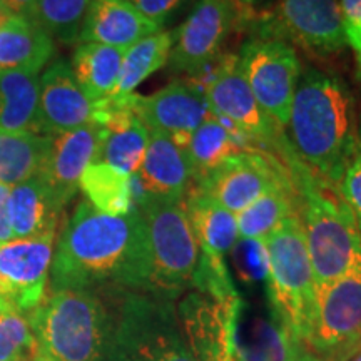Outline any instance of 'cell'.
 Instances as JSON below:
<instances>
[{"mask_svg": "<svg viewBox=\"0 0 361 361\" xmlns=\"http://www.w3.org/2000/svg\"><path fill=\"white\" fill-rule=\"evenodd\" d=\"M0 13H12V12L7 8L6 2H4V0H0Z\"/></svg>", "mask_w": 361, "mask_h": 361, "instance_id": "cell-41", "label": "cell"}, {"mask_svg": "<svg viewBox=\"0 0 361 361\" xmlns=\"http://www.w3.org/2000/svg\"><path fill=\"white\" fill-rule=\"evenodd\" d=\"M8 11L17 16L29 17L35 20V12H37V0H4Z\"/></svg>", "mask_w": 361, "mask_h": 361, "instance_id": "cell-38", "label": "cell"}, {"mask_svg": "<svg viewBox=\"0 0 361 361\" xmlns=\"http://www.w3.org/2000/svg\"><path fill=\"white\" fill-rule=\"evenodd\" d=\"M159 30V27L144 17L129 0H92L79 42H96L126 51Z\"/></svg>", "mask_w": 361, "mask_h": 361, "instance_id": "cell-20", "label": "cell"}, {"mask_svg": "<svg viewBox=\"0 0 361 361\" xmlns=\"http://www.w3.org/2000/svg\"><path fill=\"white\" fill-rule=\"evenodd\" d=\"M281 156L298 196L316 291L361 268V233L338 188L324 183L298 159L290 142Z\"/></svg>", "mask_w": 361, "mask_h": 361, "instance_id": "cell-3", "label": "cell"}, {"mask_svg": "<svg viewBox=\"0 0 361 361\" xmlns=\"http://www.w3.org/2000/svg\"><path fill=\"white\" fill-rule=\"evenodd\" d=\"M338 191L346 204L350 206L353 213L356 224H358L361 233V144L358 142L356 152L351 159L350 166L346 168L345 174L338 184Z\"/></svg>", "mask_w": 361, "mask_h": 361, "instance_id": "cell-35", "label": "cell"}, {"mask_svg": "<svg viewBox=\"0 0 361 361\" xmlns=\"http://www.w3.org/2000/svg\"><path fill=\"white\" fill-rule=\"evenodd\" d=\"M273 313L301 343H310L318 291L300 214L290 216L261 243Z\"/></svg>", "mask_w": 361, "mask_h": 361, "instance_id": "cell-5", "label": "cell"}, {"mask_svg": "<svg viewBox=\"0 0 361 361\" xmlns=\"http://www.w3.org/2000/svg\"><path fill=\"white\" fill-rule=\"evenodd\" d=\"M40 351L25 316L0 301V361H37Z\"/></svg>", "mask_w": 361, "mask_h": 361, "instance_id": "cell-32", "label": "cell"}, {"mask_svg": "<svg viewBox=\"0 0 361 361\" xmlns=\"http://www.w3.org/2000/svg\"><path fill=\"white\" fill-rule=\"evenodd\" d=\"M124 52L123 49L96 42L78 45L71 69L80 89L92 102L102 101L114 92Z\"/></svg>", "mask_w": 361, "mask_h": 361, "instance_id": "cell-27", "label": "cell"}, {"mask_svg": "<svg viewBox=\"0 0 361 361\" xmlns=\"http://www.w3.org/2000/svg\"><path fill=\"white\" fill-rule=\"evenodd\" d=\"M90 4L92 0H37L35 20L52 39L75 44Z\"/></svg>", "mask_w": 361, "mask_h": 361, "instance_id": "cell-31", "label": "cell"}, {"mask_svg": "<svg viewBox=\"0 0 361 361\" xmlns=\"http://www.w3.org/2000/svg\"><path fill=\"white\" fill-rule=\"evenodd\" d=\"M79 189L85 201L104 214L124 216L135 207L130 176L106 162L89 164L80 176Z\"/></svg>", "mask_w": 361, "mask_h": 361, "instance_id": "cell-29", "label": "cell"}, {"mask_svg": "<svg viewBox=\"0 0 361 361\" xmlns=\"http://www.w3.org/2000/svg\"><path fill=\"white\" fill-rule=\"evenodd\" d=\"M243 74L256 101L273 124L286 129L301 75V62L293 45L278 37L252 39L239 54Z\"/></svg>", "mask_w": 361, "mask_h": 361, "instance_id": "cell-8", "label": "cell"}, {"mask_svg": "<svg viewBox=\"0 0 361 361\" xmlns=\"http://www.w3.org/2000/svg\"><path fill=\"white\" fill-rule=\"evenodd\" d=\"M37 361H54L52 358H49L47 355L44 353V351H40V355H39V358H37Z\"/></svg>", "mask_w": 361, "mask_h": 361, "instance_id": "cell-42", "label": "cell"}, {"mask_svg": "<svg viewBox=\"0 0 361 361\" xmlns=\"http://www.w3.org/2000/svg\"><path fill=\"white\" fill-rule=\"evenodd\" d=\"M258 333L245 361H293L303 351L301 341L274 313L269 323L261 324Z\"/></svg>", "mask_w": 361, "mask_h": 361, "instance_id": "cell-33", "label": "cell"}, {"mask_svg": "<svg viewBox=\"0 0 361 361\" xmlns=\"http://www.w3.org/2000/svg\"><path fill=\"white\" fill-rule=\"evenodd\" d=\"M40 350L54 361H106L109 316L92 291H51L29 314Z\"/></svg>", "mask_w": 361, "mask_h": 361, "instance_id": "cell-4", "label": "cell"}, {"mask_svg": "<svg viewBox=\"0 0 361 361\" xmlns=\"http://www.w3.org/2000/svg\"><path fill=\"white\" fill-rule=\"evenodd\" d=\"M133 109L149 133L169 135L183 147L209 116L204 90L191 79H176L151 96L134 92Z\"/></svg>", "mask_w": 361, "mask_h": 361, "instance_id": "cell-14", "label": "cell"}, {"mask_svg": "<svg viewBox=\"0 0 361 361\" xmlns=\"http://www.w3.org/2000/svg\"><path fill=\"white\" fill-rule=\"evenodd\" d=\"M293 361H322V360H319L314 353H308V351L303 350Z\"/></svg>", "mask_w": 361, "mask_h": 361, "instance_id": "cell-39", "label": "cell"}, {"mask_svg": "<svg viewBox=\"0 0 361 361\" xmlns=\"http://www.w3.org/2000/svg\"><path fill=\"white\" fill-rule=\"evenodd\" d=\"M39 74L0 71V130L39 134Z\"/></svg>", "mask_w": 361, "mask_h": 361, "instance_id": "cell-26", "label": "cell"}, {"mask_svg": "<svg viewBox=\"0 0 361 361\" xmlns=\"http://www.w3.org/2000/svg\"><path fill=\"white\" fill-rule=\"evenodd\" d=\"M201 89L204 90L211 114L231 124L251 141L268 144L281 152L286 139H283L281 130L261 109L246 82L236 54L221 56L209 78L201 84Z\"/></svg>", "mask_w": 361, "mask_h": 361, "instance_id": "cell-9", "label": "cell"}, {"mask_svg": "<svg viewBox=\"0 0 361 361\" xmlns=\"http://www.w3.org/2000/svg\"><path fill=\"white\" fill-rule=\"evenodd\" d=\"M233 2H234V0H233Z\"/></svg>", "mask_w": 361, "mask_h": 361, "instance_id": "cell-45", "label": "cell"}, {"mask_svg": "<svg viewBox=\"0 0 361 361\" xmlns=\"http://www.w3.org/2000/svg\"><path fill=\"white\" fill-rule=\"evenodd\" d=\"M51 189L40 178H34L11 188L8 219L13 239L56 236L59 216L62 213Z\"/></svg>", "mask_w": 361, "mask_h": 361, "instance_id": "cell-22", "label": "cell"}, {"mask_svg": "<svg viewBox=\"0 0 361 361\" xmlns=\"http://www.w3.org/2000/svg\"><path fill=\"white\" fill-rule=\"evenodd\" d=\"M236 20L233 0H200L174 30L169 67L176 74L194 78L218 59Z\"/></svg>", "mask_w": 361, "mask_h": 361, "instance_id": "cell-11", "label": "cell"}, {"mask_svg": "<svg viewBox=\"0 0 361 361\" xmlns=\"http://www.w3.org/2000/svg\"><path fill=\"white\" fill-rule=\"evenodd\" d=\"M96 124V102L85 96L71 64L59 59L40 78L39 134L56 135Z\"/></svg>", "mask_w": 361, "mask_h": 361, "instance_id": "cell-15", "label": "cell"}, {"mask_svg": "<svg viewBox=\"0 0 361 361\" xmlns=\"http://www.w3.org/2000/svg\"><path fill=\"white\" fill-rule=\"evenodd\" d=\"M243 137L246 139L247 135L239 133L231 124L209 112V116L194 130L184 147L192 169L194 183L218 168L229 156L241 151H250L251 147L243 144Z\"/></svg>", "mask_w": 361, "mask_h": 361, "instance_id": "cell-25", "label": "cell"}, {"mask_svg": "<svg viewBox=\"0 0 361 361\" xmlns=\"http://www.w3.org/2000/svg\"><path fill=\"white\" fill-rule=\"evenodd\" d=\"M308 345L322 361H348L361 351V268L318 291Z\"/></svg>", "mask_w": 361, "mask_h": 361, "instance_id": "cell-10", "label": "cell"}, {"mask_svg": "<svg viewBox=\"0 0 361 361\" xmlns=\"http://www.w3.org/2000/svg\"><path fill=\"white\" fill-rule=\"evenodd\" d=\"M283 173H286V168L279 164L276 157L250 149L229 156L218 168L194 183V188L219 202L224 209L239 214Z\"/></svg>", "mask_w": 361, "mask_h": 361, "instance_id": "cell-13", "label": "cell"}, {"mask_svg": "<svg viewBox=\"0 0 361 361\" xmlns=\"http://www.w3.org/2000/svg\"><path fill=\"white\" fill-rule=\"evenodd\" d=\"M238 301L221 305L200 291L180 301L178 314L188 345L197 361H228V329L236 319Z\"/></svg>", "mask_w": 361, "mask_h": 361, "instance_id": "cell-18", "label": "cell"}, {"mask_svg": "<svg viewBox=\"0 0 361 361\" xmlns=\"http://www.w3.org/2000/svg\"><path fill=\"white\" fill-rule=\"evenodd\" d=\"M141 211L151 252L152 293L174 300L192 286L200 261V246L184 201L134 192Z\"/></svg>", "mask_w": 361, "mask_h": 361, "instance_id": "cell-7", "label": "cell"}, {"mask_svg": "<svg viewBox=\"0 0 361 361\" xmlns=\"http://www.w3.org/2000/svg\"><path fill=\"white\" fill-rule=\"evenodd\" d=\"M54 56V39L37 20L12 13L0 25V71L39 74Z\"/></svg>", "mask_w": 361, "mask_h": 361, "instance_id": "cell-23", "label": "cell"}, {"mask_svg": "<svg viewBox=\"0 0 361 361\" xmlns=\"http://www.w3.org/2000/svg\"><path fill=\"white\" fill-rule=\"evenodd\" d=\"M358 142L361 144V114H360V119H358Z\"/></svg>", "mask_w": 361, "mask_h": 361, "instance_id": "cell-43", "label": "cell"}, {"mask_svg": "<svg viewBox=\"0 0 361 361\" xmlns=\"http://www.w3.org/2000/svg\"><path fill=\"white\" fill-rule=\"evenodd\" d=\"M109 324L106 361H197L189 348L174 300L123 291Z\"/></svg>", "mask_w": 361, "mask_h": 361, "instance_id": "cell-6", "label": "cell"}, {"mask_svg": "<svg viewBox=\"0 0 361 361\" xmlns=\"http://www.w3.org/2000/svg\"><path fill=\"white\" fill-rule=\"evenodd\" d=\"M133 6L147 17L149 20L162 29L166 20L169 19L186 0H129Z\"/></svg>", "mask_w": 361, "mask_h": 361, "instance_id": "cell-36", "label": "cell"}, {"mask_svg": "<svg viewBox=\"0 0 361 361\" xmlns=\"http://www.w3.org/2000/svg\"><path fill=\"white\" fill-rule=\"evenodd\" d=\"M295 214H298V196L286 169L258 200L236 214L238 236L261 245L284 219Z\"/></svg>", "mask_w": 361, "mask_h": 361, "instance_id": "cell-24", "label": "cell"}, {"mask_svg": "<svg viewBox=\"0 0 361 361\" xmlns=\"http://www.w3.org/2000/svg\"><path fill=\"white\" fill-rule=\"evenodd\" d=\"M49 279L51 291L152 293L147 229L137 206L111 216L80 201L57 239Z\"/></svg>", "mask_w": 361, "mask_h": 361, "instance_id": "cell-1", "label": "cell"}, {"mask_svg": "<svg viewBox=\"0 0 361 361\" xmlns=\"http://www.w3.org/2000/svg\"><path fill=\"white\" fill-rule=\"evenodd\" d=\"M189 221L200 246V258L207 263L226 266V255L238 243L236 214L224 209L200 189L191 186L184 197Z\"/></svg>", "mask_w": 361, "mask_h": 361, "instance_id": "cell-21", "label": "cell"}, {"mask_svg": "<svg viewBox=\"0 0 361 361\" xmlns=\"http://www.w3.org/2000/svg\"><path fill=\"white\" fill-rule=\"evenodd\" d=\"M49 144L51 135L0 130V184L12 188L40 178Z\"/></svg>", "mask_w": 361, "mask_h": 361, "instance_id": "cell-28", "label": "cell"}, {"mask_svg": "<svg viewBox=\"0 0 361 361\" xmlns=\"http://www.w3.org/2000/svg\"><path fill=\"white\" fill-rule=\"evenodd\" d=\"M239 2H241V6H243V7L251 8V7L255 6V4H256V0H239Z\"/></svg>", "mask_w": 361, "mask_h": 361, "instance_id": "cell-40", "label": "cell"}, {"mask_svg": "<svg viewBox=\"0 0 361 361\" xmlns=\"http://www.w3.org/2000/svg\"><path fill=\"white\" fill-rule=\"evenodd\" d=\"M278 22L293 42L318 56L345 47L340 0H281Z\"/></svg>", "mask_w": 361, "mask_h": 361, "instance_id": "cell-17", "label": "cell"}, {"mask_svg": "<svg viewBox=\"0 0 361 361\" xmlns=\"http://www.w3.org/2000/svg\"><path fill=\"white\" fill-rule=\"evenodd\" d=\"M8 194H11V186L0 184V245L13 239L11 219H8Z\"/></svg>", "mask_w": 361, "mask_h": 361, "instance_id": "cell-37", "label": "cell"}, {"mask_svg": "<svg viewBox=\"0 0 361 361\" xmlns=\"http://www.w3.org/2000/svg\"><path fill=\"white\" fill-rule=\"evenodd\" d=\"M284 130L298 159L338 188L358 147V119L348 85L338 75L306 67Z\"/></svg>", "mask_w": 361, "mask_h": 361, "instance_id": "cell-2", "label": "cell"}, {"mask_svg": "<svg viewBox=\"0 0 361 361\" xmlns=\"http://www.w3.org/2000/svg\"><path fill=\"white\" fill-rule=\"evenodd\" d=\"M54 238L12 239L0 245V301L20 314H30L45 296Z\"/></svg>", "mask_w": 361, "mask_h": 361, "instance_id": "cell-12", "label": "cell"}, {"mask_svg": "<svg viewBox=\"0 0 361 361\" xmlns=\"http://www.w3.org/2000/svg\"><path fill=\"white\" fill-rule=\"evenodd\" d=\"M106 129L101 124L51 135L47 159L40 179L47 184L59 204L66 207L79 189L80 176L97 161Z\"/></svg>", "mask_w": 361, "mask_h": 361, "instance_id": "cell-16", "label": "cell"}, {"mask_svg": "<svg viewBox=\"0 0 361 361\" xmlns=\"http://www.w3.org/2000/svg\"><path fill=\"white\" fill-rule=\"evenodd\" d=\"M351 361H361V351H358V353H356L353 358H351Z\"/></svg>", "mask_w": 361, "mask_h": 361, "instance_id": "cell-44", "label": "cell"}, {"mask_svg": "<svg viewBox=\"0 0 361 361\" xmlns=\"http://www.w3.org/2000/svg\"><path fill=\"white\" fill-rule=\"evenodd\" d=\"M174 44V32H159L147 35L126 49L123 64H121L119 79L111 96H128L169 62Z\"/></svg>", "mask_w": 361, "mask_h": 361, "instance_id": "cell-30", "label": "cell"}, {"mask_svg": "<svg viewBox=\"0 0 361 361\" xmlns=\"http://www.w3.org/2000/svg\"><path fill=\"white\" fill-rule=\"evenodd\" d=\"M340 8L343 35L353 51L356 78L361 80V0H340Z\"/></svg>", "mask_w": 361, "mask_h": 361, "instance_id": "cell-34", "label": "cell"}, {"mask_svg": "<svg viewBox=\"0 0 361 361\" xmlns=\"http://www.w3.org/2000/svg\"><path fill=\"white\" fill-rule=\"evenodd\" d=\"M133 179V194L146 192L164 200L184 201L192 186V169L186 149L169 135L149 133L141 168Z\"/></svg>", "mask_w": 361, "mask_h": 361, "instance_id": "cell-19", "label": "cell"}]
</instances>
